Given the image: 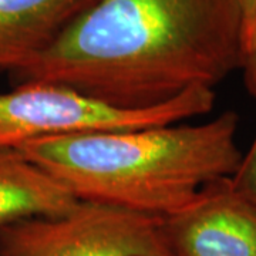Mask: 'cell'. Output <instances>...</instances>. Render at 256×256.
<instances>
[{
  "label": "cell",
  "mask_w": 256,
  "mask_h": 256,
  "mask_svg": "<svg viewBox=\"0 0 256 256\" xmlns=\"http://www.w3.org/2000/svg\"><path fill=\"white\" fill-rule=\"evenodd\" d=\"M239 6L242 16V50L245 52L256 22V0H239Z\"/></svg>",
  "instance_id": "10"
},
{
  "label": "cell",
  "mask_w": 256,
  "mask_h": 256,
  "mask_svg": "<svg viewBox=\"0 0 256 256\" xmlns=\"http://www.w3.org/2000/svg\"><path fill=\"white\" fill-rule=\"evenodd\" d=\"M242 62L239 0H96L13 78L142 110L214 88Z\"/></svg>",
  "instance_id": "1"
},
{
  "label": "cell",
  "mask_w": 256,
  "mask_h": 256,
  "mask_svg": "<svg viewBox=\"0 0 256 256\" xmlns=\"http://www.w3.org/2000/svg\"><path fill=\"white\" fill-rule=\"evenodd\" d=\"M0 256H170L162 220L77 201L56 215L0 228Z\"/></svg>",
  "instance_id": "4"
},
{
  "label": "cell",
  "mask_w": 256,
  "mask_h": 256,
  "mask_svg": "<svg viewBox=\"0 0 256 256\" xmlns=\"http://www.w3.org/2000/svg\"><path fill=\"white\" fill-rule=\"evenodd\" d=\"M77 201L63 184L18 148H0V228L28 218L62 214Z\"/></svg>",
  "instance_id": "7"
},
{
  "label": "cell",
  "mask_w": 256,
  "mask_h": 256,
  "mask_svg": "<svg viewBox=\"0 0 256 256\" xmlns=\"http://www.w3.org/2000/svg\"><path fill=\"white\" fill-rule=\"evenodd\" d=\"M242 68H244V78L248 92L256 100V22L246 48L244 52Z\"/></svg>",
  "instance_id": "9"
},
{
  "label": "cell",
  "mask_w": 256,
  "mask_h": 256,
  "mask_svg": "<svg viewBox=\"0 0 256 256\" xmlns=\"http://www.w3.org/2000/svg\"><path fill=\"white\" fill-rule=\"evenodd\" d=\"M234 190L256 205V137L248 154L242 156L236 172L229 178Z\"/></svg>",
  "instance_id": "8"
},
{
  "label": "cell",
  "mask_w": 256,
  "mask_h": 256,
  "mask_svg": "<svg viewBox=\"0 0 256 256\" xmlns=\"http://www.w3.org/2000/svg\"><path fill=\"white\" fill-rule=\"evenodd\" d=\"M235 111L200 124L40 138L18 150L78 201L164 220L186 208L242 161Z\"/></svg>",
  "instance_id": "2"
},
{
  "label": "cell",
  "mask_w": 256,
  "mask_h": 256,
  "mask_svg": "<svg viewBox=\"0 0 256 256\" xmlns=\"http://www.w3.org/2000/svg\"><path fill=\"white\" fill-rule=\"evenodd\" d=\"M162 235L170 256H256V205L229 178L210 184L162 220Z\"/></svg>",
  "instance_id": "5"
},
{
  "label": "cell",
  "mask_w": 256,
  "mask_h": 256,
  "mask_svg": "<svg viewBox=\"0 0 256 256\" xmlns=\"http://www.w3.org/2000/svg\"><path fill=\"white\" fill-rule=\"evenodd\" d=\"M215 106L214 88L198 87L161 106L128 110L53 82H24L0 94V148L40 138L127 131L185 122Z\"/></svg>",
  "instance_id": "3"
},
{
  "label": "cell",
  "mask_w": 256,
  "mask_h": 256,
  "mask_svg": "<svg viewBox=\"0 0 256 256\" xmlns=\"http://www.w3.org/2000/svg\"><path fill=\"white\" fill-rule=\"evenodd\" d=\"M96 0H0V72L24 70Z\"/></svg>",
  "instance_id": "6"
}]
</instances>
